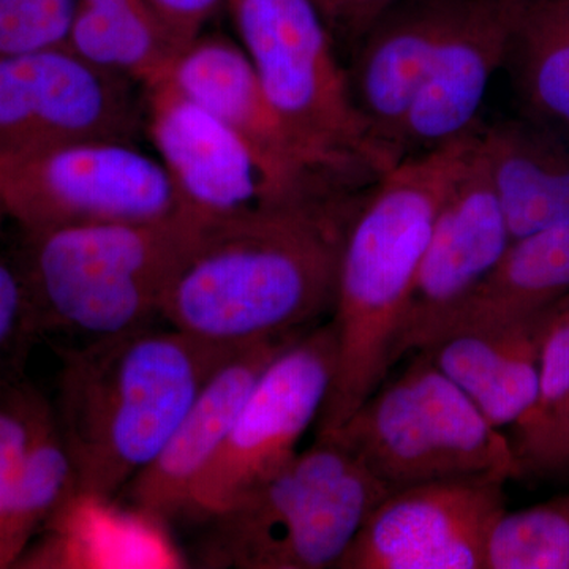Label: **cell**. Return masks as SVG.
<instances>
[{"label":"cell","mask_w":569,"mask_h":569,"mask_svg":"<svg viewBox=\"0 0 569 569\" xmlns=\"http://www.w3.org/2000/svg\"><path fill=\"white\" fill-rule=\"evenodd\" d=\"M0 209L24 233L183 212L157 157L108 138L0 157Z\"/></svg>","instance_id":"ba28073f"},{"label":"cell","mask_w":569,"mask_h":569,"mask_svg":"<svg viewBox=\"0 0 569 569\" xmlns=\"http://www.w3.org/2000/svg\"><path fill=\"white\" fill-rule=\"evenodd\" d=\"M236 350L151 326L61 350L51 403L77 470L78 500L118 498Z\"/></svg>","instance_id":"7a4b0ae2"},{"label":"cell","mask_w":569,"mask_h":569,"mask_svg":"<svg viewBox=\"0 0 569 569\" xmlns=\"http://www.w3.org/2000/svg\"><path fill=\"white\" fill-rule=\"evenodd\" d=\"M396 0H332L329 26L337 43L353 51L373 21Z\"/></svg>","instance_id":"4dcf8cb0"},{"label":"cell","mask_w":569,"mask_h":569,"mask_svg":"<svg viewBox=\"0 0 569 569\" xmlns=\"http://www.w3.org/2000/svg\"><path fill=\"white\" fill-rule=\"evenodd\" d=\"M144 89L146 121L157 159L170 176L182 211L200 222L348 200L280 173L241 134L183 97L170 81Z\"/></svg>","instance_id":"30bf717a"},{"label":"cell","mask_w":569,"mask_h":569,"mask_svg":"<svg viewBox=\"0 0 569 569\" xmlns=\"http://www.w3.org/2000/svg\"><path fill=\"white\" fill-rule=\"evenodd\" d=\"M470 138L397 163L350 213L331 310L335 380L318 418L317 438L339 429L396 365L415 277Z\"/></svg>","instance_id":"3957f363"},{"label":"cell","mask_w":569,"mask_h":569,"mask_svg":"<svg viewBox=\"0 0 569 569\" xmlns=\"http://www.w3.org/2000/svg\"><path fill=\"white\" fill-rule=\"evenodd\" d=\"M503 69L522 116L569 138V0H527Z\"/></svg>","instance_id":"7402d4cb"},{"label":"cell","mask_w":569,"mask_h":569,"mask_svg":"<svg viewBox=\"0 0 569 569\" xmlns=\"http://www.w3.org/2000/svg\"><path fill=\"white\" fill-rule=\"evenodd\" d=\"M77 501V470L48 400L37 419L0 527V569L18 567L37 533Z\"/></svg>","instance_id":"603a6c76"},{"label":"cell","mask_w":569,"mask_h":569,"mask_svg":"<svg viewBox=\"0 0 569 569\" xmlns=\"http://www.w3.org/2000/svg\"><path fill=\"white\" fill-rule=\"evenodd\" d=\"M206 227L181 212L26 233L24 268L18 271L37 329L91 342L148 328Z\"/></svg>","instance_id":"277c9868"},{"label":"cell","mask_w":569,"mask_h":569,"mask_svg":"<svg viewBox=\"0 0 569 569\" xmlns=\"http://www.w3.org/2000/svg\"><path fill=\"white\" fill-rule=\"evenodd\" d=\"M389 490L438 479L518 478L511 440L422 351L329 436Z\"/></svg>","instance_id":"52a82bcc"},{"label":"cell","mask_w":569,"mask_h":569,"mask_svg":"<svg viewBox=\"0 0 569 569\" xmlns=\"http://www.w3.org/2000/svg\"><path fill=\"white\" fill-rule=\"evenodd\" d=\"M569 389V295L550 307L541 347V395L533 410L549 406ZM530 411V413H531Z\"/></svg>","instance_id":"f1b7e54d"},{"label":"cell","mask_w":569,"mask_h":569,"mask_svg":"<svg viewBox=\"0 0 569 569\" xmlns=\"http://www.w3.org/2000/svg\"><path fill=\"white\" fill-rule=\"evenodd\" d=\"M3 219H7V216L3 213L2 209H0V228H2Z\"/></svg>","instance_id":"836d02e7"},{"label":"cell","mask_w":569,"mask_h":569,"mask_svg":"<svg viewBox=\"0 0 569 569\" xmlns=\"http://www.w3.org/2000/svg\"><path fill=\"white\" fill-rule=\"evenodd\" d=\"M567 295L569 222L512 241L485 280L438 321L421 350L468 329L531 320Z\"/></svg>","instance_id":"ffe728a7"},{"label":"cell","mask_w":569,"mask_h":569,"mask_svg":"<svg viewBox=\"0 0 569 569\" xmlns=\"http://www.w3.org/2000/svg\"><path fill=\"white\" fill-rule=\"evenodd\" d=\"M132 81L67 47L0 58V157L80 140L132 141Z\"/></svg>","instance_id":"7c38bea8"},{"label":"cell","mask_w":569,"mask_h":569,"mask_svg":"<svg viewBox=\"0 0 569 569\" xmlns=\"http://www.w3.org/2000/svg\"><path fill=\"white\" fill-rule=\"evenodd\" d=\"M362 194L208 224L168 288L160 318L228 348L312 328L335 306L343 231Z\"/></svg>","instance_id":"6da1fadb"},{"label":"cell","mask_w":569,"mask_h":569,"mask_svg":"<svg viewBox=\"0 0 569 569\" xmlns=\"http://www.w3.org/2000/svg\"><path fill=\"white\" fill-rule=\"evenodd\" d=\"M508 481L479 475L391 490L337 569H486L490 530L507 509Z\"/></svg>","instance_id":"8fae6325"},{"label":"cell","mask_w":569,"mask_h":569,"mask_svg":"<svg viewBox=\"0 0 569 569\" xmlns=\"http://www.w3.org/2000/svg\"><path fill=\"white\" fill-rule=\"evenodd\" d=\"M164 80L241 134L280 173L310 189L348 198L376 183L326 163L288 129L238 40L201 33L179 51Z\"/></svg>","instance_id":"5bb4252c"},{"label":"cell","mask_w":569,"mask_h":569,"mask_svg":"<svg viewBox=\"0 0 569 569\" xmlns=\"http://www.w3.org/2000/svg\"><path fill=\"white\" fill-rule=\"evenodd\" d=\"M78 0H0V58L66 47Z\"/></svg>","instance_id":"484cf974"},{"label":"cell","mask_w":569,"mask_h":569,"mask_svg":"<svg viewBox=\"0 0 569 569\" xmlns=\"http://www.w3.org/2000/svg\"><path fill=\"white\" fill-rule=\"evenodd\" d=\"M66 47L142 88L164 80L181 51L148 0H78Z\"/></svg>","instance_id":"44dd1931"},{"label":"cell","mask_w":569,"mask_h":569,"mask_svg":"<svg viewBox=\"0 0 569 569\" xmlns=\"http://www.w3.org/2000/svg\"><path fill=\"white\" fill-rule=\"evenodd\" d=\"M490 2L501 3V6L516 7V9H520V7H523V3H526L527 0H490Z\"/></svg>","instance_id":"d6a6232c"},{"label":"cell","mask_w":569,"mask_h":569,"mask_svg":"<svg viewBox=\"0 0 569 569\" xmlns=\"http://www.w3.org/2000/svg\"><path fill=\"white\" fill-rule=\"evenodd\" d=\"M520 9L462 0L407 112L400 159L438 151L477 132L486 93L493 74L503 69Z\"/></svg>","instance_id":"9a60e30c"},{"label":"cell","mask_w":569,"mask_h":569,"mask_svg":"<svg viewBox=\"0 0 569 569\" xmlns=\"http://www.w3.org/2000/svg\"><path fill=\"white\" fill-rule=\"evenodd\" d=\"M336 361L331 321L312 326L276 355L193 486L179 520L197 526L219 515L298 455L302 437L323 411Z\"/></svg>","instance_id":"9c48e42d"},{"label":"cell","mask_w":569,"mask_h":569,"mask_svg":"<svg viewBox=\"0 0 569 569\" xmlns=\"http://www.w3.org/2000/svg\"><path fill=\"white\" fill-rule=\"evenodd\" d=\"M302 332L250 343L228 356L206 380L162 451L118 498L146 518L179 520L193 486L222 448L258 378Z\"/></svg>","instance_id":"2e32d148"},{"label":"cell","mask_w":569,"mask_h":569,"mask_svg":"<svg viewBox=\"0 0 569 569\" xmlns=\"http://www.w3.org/2000/svg\"><path fill=\"white\" fill-rule=\"evenodd\" d=\"M37 331L20 271L0 261V388L14 381L9 367L22 343Z\"/></svg>","instance_id":"83f0119b"},{"label":"cell","mask_w":569,"mask_h":569,"mask_svg":"<svg viewBox=\"0 0 569 569\" xmlns=\"http://www.w3.org/2000/svg\"><path fill=\"white\" fill-rule=\"evenodd\" d=\"M318 6H320V9L323 10L326 20L329 22V17H331V7H332V0H317ZM331 28V26H329Z\"/></svg>","instance_id":"1f68e13d"},{"label":"cell","mask_w":569,"mask_h":569,"mask_svg":"<svg viewBox=\"0 0 569 569\" xmlns=\"http://www.w3.org/2000/svg\"><path fill=\"white\" fill-rule=\"evenodd\" d=\"M391 492L331 438H317L230 508L197 523L194 557L216 569H337Z\"/></svg>","instance_id":"5b68a950"},{"label":"cell","mask_w":569,"mask_h":569,"mask_svg":"<svg viewBox=\"0 0 569 569\" xmlns=\"http://www.w3.org/2000/svg\"><path fill=\"white\" fill-rule=\"evenodd\" d=\"M548 312L518 323L468 329L421 351L466 392L490 425L515 427L537 407L541 395Z\"/></svg>","instance_id":"d6986e66"},{"label":"cell","mask_w":569,"mask_h":569,"mask_svg":"<svg viewBox=\"0 0 569 569\" xmlns=\"http://www.w3.org/2000/svg\"><path fill=\"white\" fill-rule=\"evenodd\" d=\"M475 144L511 241L569 222V138L520 116L482 121Z\"/></svg>","instance_id":"ac0fdd59"},{"label":"cell","mask_w":569,"mask_h":569,"mask_svg":"<svg viewBox=\"0 0 569 569\" xmlns=\"http://www.w3.org/2000/svg\"><path fill=\"white\" fill-rule=\"evenodd\" d=\"M179 50L203 33L204 26L224 9V0H148Z\"/></svg>","instance_id":"f546056e"},{"label":"cell","mask_w":569,"mask_h":569,"mask_svg":"<svg viewBox=\"0 0 569 569\" xmlns=\"http://www.w3.org/2000/svg\"><path fill=\"white\" fill-rule=\"evenodd\" d=\"M462 0H396L351 51V96L378 144L400 159L407 112Z\"/></svg>","instance_id":"e0dca14e"},{"label":"cell","mask_w":569,"mask_h":569,"mask_svg":"<svg viewBox=\"0 0 569 569\" xmlns=\"http://www.w3.org/2000/svg\"><path fill=\"white\" fill-rule=\"evenodd\" d=\"M224 10L266 99L310 151L366 182L396 167L356 108L317 0H224Z\"/></svg>","instance_id":"8992f818"},{"label":"cell","mask_w":569,"mask_h":569,"mask_svg":"<svg viewBox=\"0 0 569 569\" xmlns=\"http://www.w3.org/2000/svg\"><path fill=\"white\" fill-rule=\"evenodd\" d=\"M486 569H569V492L505 509L489 533Z\"/></svg>","instance_id":"cb8c5ba5"},{"label":"cell","mask_w":569,"mask_h":569,"mask_svg":"<svg viewBox=\"0 0 569 569\" xmlns=\"http://www.w3.org/2000/svg\"><path fill=\"white\" fill-rule=\"evenodd\" d=\"M509 440L518 478L569 479V389L512 427Z\"/></svg>","instance_id":"d4e9b609"},{"label":"cell","mask_w":569,"mask_h":569,"mask_svg":"<svg viewBox=\"0 0 569 569\" xmlns=\"http://www.w3.org/2000/svg\"><path fill=\"white\" fill-rule=\"evenodd\" d=\"M47 402L36 388L20 381L0 388V527L37 419Z\"/></svg>","instance_id":"4316f807"},{"label":"cell","mask_w":569,"mask_h":569,"mask_svg":"<svg viewBox=\"0 0 569 569\" xmlns=\"http://www.w3.org/2000/svg\"><path fill=\"white\" fill-rule=\"evenodd\" d=\"M511 242L473 133L433 220L397 339L396 362L421 350L438 321L485 280Z\"/></svg>","instance_id":"4fadbf2b"}]
</instances>
